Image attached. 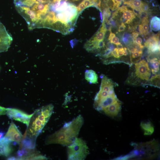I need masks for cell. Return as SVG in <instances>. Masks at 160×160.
Here are the masks:
<instances>
[{"label": "cell", "instance_id": "6da1fadb", "mask_svg": "<svg viewBox=\"0 0 160 160\" xmlns=\"http://www.w3.org/2000/svg\"><path fill=\"white\" fill-rule=\"evenodd\" d=\"M54 106L49 104L35 110L32 116L22 142L25 148H34L37 137L48 121Z\"/></svg>", "mask_w": 160, "mask_h": 160}, {"label": "cell", "instance_id": "7a4b0ae2", "mask_svg": "<svg viewBox=\"0 0 160 160\" xmlns=\"http://www.w3.org/2000/svg\"><path fill=\"white\" fill-rule=\"evenodd\" d=\"M84 122L79 115L72 121L65 123L60 129L48 136L45 140L46 145L57 144L68 146L77 138Z\"/></svg>", "mask_w": 160, "mask_h": 160}, {"label": "cell", "instance_id": "3957f363", "mask_svg": "<svg viewBox=\"0 0 160 160\" xmlns=\"http://www.w3.org/2000/svg\"><path fill=\"white\" fill-rule=\"evenodd\" d=\"M89 150L85 142L80 138H77L68 146V159L83 160L89 153Z\"/></svg>", "mask_w": 160, "mask_h": 160}, {"label": "cell", "instance_id": "277c9868", "mask_svg": "<svg viewBox=\"0 0 160 160\" xmlns=\"http://www.w3.org/2000/svg\"><path fill=\"white\" fill-rule=\"evenodd\" d=\"M51 0H14L16 8L20 13L29 10L38 5L41 4H50Z\"/></svg>", "mask_w": 160, "mask_h": 160}, {"label": "cell", "instance_id": "5b68a950", "mask_svg": "<svg viewBox=\"0 0 160 160\" xmlns=\"http://www.w3.org/2000/svg\"><path fill=\"white\" fill-rule=\"evenodd\" d=\"M135 76L137 79L147 81L151 76V71L148 64L144 59L135 64Z\"/></svg>", "mask_w": 160, "mask_h": 160}, {"label": "cell", "instance_id": "8992f818", "mask_svg": "<svg viewBox=\"0 0 160 160\" xmlns=\"http://www.w3.org/2000/svg\"><path fill=\"white\" fill-rule=\"evenodd\" d=\"M6 114L10 118L20 122L28 126L33 113L28 114L24 112L15 108H6Z\"/></svg>", "mask_w": 160, "mask_h": 160}, {"label": "cell", "instance_id": "52a82bcc", "mask_svg": "<svg viewBox=\"0 0 160 160\" xmlns=\"http://www.w3.org/2000/svg\"><path fill=\"white\" fill-rule=\"evenodd\" d=\"M12 41L11 35L0 22V52L7 51Z\"/></svg>", "mask_w": 160, "mask_h": 160}, {"label": "cell", "instance_id": "ba28073f", "mask_svg": "<svg viewBox=\"0 0 160 160\" xmlns=\"http://www.w3.org/2000/svg\"><path fill=\"white\" fill-rule=\"evenodd\" d=\"M4 137L9 140L15 142L19 145H20L23 138V135L13 122L11 123Z\"/></svg>", "mask_w": 160, "mask_h": 160}, {"label": "cell", "instance_id": "9c48e42d", "mask_svg": "<svg viewBox=\"0 0 160 160\" xmlns=\"http://www.w3.org/2000/svg\"><path fill=\"white\" fill-rule=\"evenodd\" d=\"M118 100L115 94L110 95L94 101V107L97 111H102L104 108Z\"/></svg>", "mask_w": 160, "mask_h": 160}, {"label": "cell", "instance_id": "30bf717a", "mask_svg": "<svg viewBox=\"0 0 160 160\" xmlns=\"http://www.w3.org/2000/svg\"><path fill=\"white\" fill-rule=\"evenodd\" d=\"M159 33L154 35L146 40L144 46L148 48L150 53H156L160 51Z\"/></svg>", "mask_w": 160, "mask_h": 160}, {"label": "cell", "instance_id": "8fae6325", "mask_svg": "<svg viewBox=\"0 0 160 160\" xmlns=\"http://www.w3.org/2000/svg\"><path fill=\"white\" fill-rule=\"evenodd\" d=\"M12 141L4 137L0 139V155L8 156L12 152L13 148L11 145Z\"/></svg>", "mask_w": 160, "mask_h": 160}, {"label": "cell", "instance_id": "7c38bea8", "mask_svg": "<svg viewBox=\"0 0 160 160\" xmlns=\"http://www.w3.org/2000/svg\"><path fill=\"white\" fill-rule=\"evenodd\" d=\"M121 102L119 100L104 108L103 111L104 114L111 117L116 116L121 109Z\"/></svg>", "mask_w": 160, "mask_h": 160}, {"label": "cell", "instance_id": "4fadbf2b", "mask_svg": "<svg viewBox=\"0 0 160 160\" xmlns=\"http://www.w3.org/2000/svg\"><path fill=\"white\" fill-rule=\"evenodd\" d=\"M117 10L119 12L123 13L120 20L124 23L126 21H130L132 22L133 19L135 18V15L133 11L129 9L127 6H122L119 7Z\"/></svg>", "mask_w": 160, "mask_h": 160}, {"label": "cell", "instance_id": "5bb4252c", "mask_svg": "<svg viewBox=\"0 0 160 160\" xmlns=\"http://www.w3.org/2000/svg\"><path fill=\"white\" fill-rule=\"evenodd\" d=\"M101 83L100 90L107 92L114 90V83L113 81L103 75H101Z\"/></svg>", "mask_w": 160, "mask_h": 160}, {"label": "cell", "instance_id": "9a60e30c", "mask_svg": "<svg viewBox=\"0 0 160 160\" xmlns=\"http://www.w3.org/2000/svg\"><path fill=\"white\" fill-rule=\"evenodd\" d=\"M145 2L141 0H129L124 1V4L132 9L141 11V9Z\"/></svg>", "mask_w": 160, "mask_h": 160}, {"label": "cell", "instance_id": "2e32d148", "mask_svg": "<svg viewBox=\"0 0 160 160\" xmlns=\"http://www.w3.org/2000/svg\"><path fill=\"white\" fill-rule=\"evenodd\" d=\"M85 78L91 84L98 83V76L95 72L92 70H87L85 72Z\"/></svg>", "mask_w": 160, "mask_h": 160}, {"label": "cell", "instance_id": "e0dca14e", "mask_svg": "<svg viewBox=\"0 0 160 160\" xmlns=\"http://www.w3.org/2000/svg\"><path fill=\"white\" fill-rule=\"evenodd\" d=\"M149 20L148 16L146 17L141 20V23L139 25L138 30L140 33L145 35L149 33Z\"/></svg>", "mask_w": 160, "mask_h": 160}, {"label": "cell", "instance_id": "ac0fdd59", "mask_svg": "<svg viewBox=\"0 0 160 160\" xmlns=\"http://www.w3.org/2000/svg\"><path fill=\"white\" fill-rule=\"evenodd\" d=\"M140 126L144 131V135H151L154 131V127L150 121H142L140 124Z\"/></svg>", "mask_w": 160, "mask_h": 160}, {"label": "cell", "instance_id": "d6986e66", "mask_svg": "<svg viewBox=\"0 0 160 160\" xmlns=\"http://www.w3.org/2000/svg\"><path fill=\"white\" fill-rule=\"evenodd\" d=\"M160 18L156 16L153 17L150 21V27L151 29L155 31H159L160 28Z\"/></svg>", "mask_w": 160, "mask_h": 160}, {"label": "cell", "instance_id": "ffe728a7", "mask_svg": "<svg viewBox=\"0 0 160 160\" xmlns=\"http://www.w3.org/2000/svg\"><path fill=\"white\" fill-rule=\"evenodd\" d=\"M130 56V61L132 64L135 63L140 59L143 51H135L132 52Z\"/></svg>", "mask_w": 160, "mask_h": 160}, {"label": "cell", "instance_id": "44dd1931", "mask_svg": "<svg viewBox=\"0 0 160 160\" xmlns=\"http://www.w3.org/2000/svg\"><path fill=\"white\" fill-rule=\"evenodd\" d=\"M150 85L152 86L160 87V76L155 75L153 76L149 80Z\"/></svg>", "mask_w": 160, "mask_h": 160}, {"label": "cell", "instance_id": "7402d4cb", "mask_svg": "<svg viewBox=\"0 0 160 160\" xmlns=\"http://www.w3.org/2000/svg\"><path fill=\"white\" fill-rule=\"evenodd\" d=\"M151 64H152V66L153 68L151 69L152 72L153 74L156 75L159 70V60L155 61Z\"/></svg>", "mask_w": 160, "mask_h": 160}, {"label": "cell", "instance_id": "603a6c76", "mask_svg": "<svg viewBox=\"0 0 160 160\" xmlns=\"http://www.w3.org/2000/svg\"><path fill=\"white\" fill-rule=\"evenodd\" d=\"M105 33V32H104L99 30L93 37L94 39L97 41H103Z\"/></svg>", "mask_w": 160, "mask_h": 160}, {"label": "cell", "instance_id": "cb8c5ba5", "mask_svg": "<svg viewBox=\"0 0 160 160\" xmlns=\"http://www.w3.org/2000/svg\"><path fill=\"white\" fill-rule=\"evenodd\" d=\"M112 51L110 49L108 48L104 50V54L103 55V57L104 58H107L112 56L111 55V52Z\"/></svg>", "mask_w": 160, "mask_h": 160}, {"label": "cell", "instance_id": "d4e9b609", "mask_svg": "<svg viewBox=\"0 0 160 160\" xmlns=\"http://www.w3.org/2000/svg\"><path fill=\"white\" fill-rule=\"evenodd\" d=\"M131 37V35L127 33H124L122 37V40L124 44H127L129 41L128 38Z\"/></svg>", "mask_w": 160, "mask_h": 160}, {"label": "cell", "instance_id": "484cf974", "mask_svg": "<svg viewBox=\"0 0 160 160\" xmlns=\"http://www.w3.org/2000/svg\"><path fill=\"white\" fill-rule=\"evenodd\" d=\"M118 51L119 49L117 48H115L111 52V56H113L114 57L117 58H119L120 57L119 56L118 54Z\"/></svg>", "mask_w": 160, "mask_h": 160}, {"label": "cell", "instance_id": "4316f807", "mask_svg": "<svg viewBox=\"0 0 160 160\" xmlns=\"http://www.w3.org/2000/svg\"><path fill=\"white\" fill-rule=\"evenodd\" d=\"M82 2L86 8L94 6V4L90 0H84Z\"/></svg>", "mask_w": 160, "mask_h": 160}, {"label": "cell", "instance_id": "83f0119b", "mask_svg": "<svg viewBox=\"0 0 160 160\" xmlns=\"http://www.w3.org/2000/svg\"><path fill=\"white\" fill-rule=\"evenodd\" d=\"M109 42L116 45L119 43V38L115 36L113 37L110 41Z\"/></svg>", "mask_w": 160, "mask_h": 160}, {"label": "cell", "instance_id": "f1b7e54d", "mask_svg": "<svg viewBox=\"0 0 160 160\" xmlns=\"http://www.w3.org/2000/svg\"><path fill=\"white\" fill-rule=\"evenodd\" d=\"M133 43L141 45L143 42L142 39L139 37H137L136 38L133 39Z\"/></svg>", "mask_w": 160, "mask_h": 160}, {"label": "cell", "instance_id": "f546056e", "mask_svg": "<svg viewBox=\"0 0 160 160\" xmlns=\"http://www.w3.org/2000/svg\"><path fill=\"white\" fill-rule=\"evenodd\" d=\"M86 8V7L82 1L78 6L77 7V10L78 11L80 12Z\"/></svg>", "mask_w": 160, "mask_h": 160}, {"label": "cell", "instance_id": "4dcf8cb0", "mask_svg": "<svg viewBox=\"0 0 160 160\" xmlns=\"http://www.w3.org/2000/svg\"><path fill=\"white\" fill-rule=\"evenodd\" d=\"M109 23L111 26L113 27H116L117 25L116 21L114 20L113 18H111L109 20Z\"/></svg>", "mask_w": 160, "mask_h": 160}, {"label": "cell", "instance_id": "1f68e13d", "mask_svg": "<svg viewBox=\"0 0 160 160\" xmlns=\"http://www.w3.org/2000/svg\"><path fill=\"white\" fill-rule=\"evenodd\" d=\"M126 27V25H125L124 23L122 22L121 25L119 27L118 31L119 32H121L124 31L125 30Z\"/></svg>", "mask_w": 160, "mask_h": 160}, {"label": "cell", "instance_id": "d6a6232c", "mask_svg": "<svg viewBox=\"0 0 160 160\" xmlns=\"http://www.w3.org/2000/svg\"><path fill=\"white\" fill-rule=\"evenodd\" d=\"M105 46V43L103 41H98L97 44V49H100L104 48Z\"/></svg>", "mask_w": 160, "mask_h": 160}, {"label": "cell", "instance_id": "836d02e7", "mask_svg": "<svg viewBox=\"0 0 160 160\" xmlns=\"http://www.w3.org/2000/svg\"><path fill=\"white\" fill-rule=\"evenodd\" d=\"M6 114V108L0 106V116Z\"/></svg>", "mask_w": 160, "mask_h": 160}, {"label": "cell", "instance_id": "e575fe53", "mask_svg": "<svg viewBox=\"0 0 160 160\" xmlns=\"http://www.w3.org/2000/svg\"><path fill=\"white\" fill-rule=\"evenodd\" d=\"M133 39H134L137 37L139 35V33L137 31H135L133 32L132 33Z\"/></svg>", "mask_w": 160, "mask_h": 160}, {"label": "cell", "instance_id": "d590c367", "mask_svg": "<svg viewBox=\"0 0 160 160\" xmlns=\"http://www.w3.org/2000/svg\"><path fill=\"white\" fill-rule=\"evenodd\" d=\"M124 48L121 49L119 50L118 54L119 57L122 56L123 55Z\"/></svg>", "mask_w": 160, "mask_h": 160}, {"label": "cell", "instance_id": "8d00e7d4", "mask_svg": "<svg viewBox=\"0 0 160 160\" xmlns=\"http://www.w3.org/2000/svg\"><path fill=\"white\" fill-rule=\"evenodd\" d=\"M115 36V34L112 33V32H110V33L108 38V40L110 41L113 37Z\"/></svg>", "mask_w": 160, "mask_h": 160}, {"label": "cell", "instance_id": "74e56055", "mask_svg": "<svg viewBox=\"0 0 160 160\" xmlns=\"http://www.w3.org/2000/svg\"><path fill=\"white\" fill-rule=\"evenodd\" d=\"M76 40V39H75V40H72L70 41L71 45L72 48L75 45V44L76 43V42H74Z\"/></svg>", "mask_w": 160, "mask_h": 160}, {"label": "cell", "instance_id": "f35d334b", "mask_svg": "<svg viewBox=\"0 0 160 160\" xmlns=\"http://www.w3.org/2000/svg\"><path fill=\"white\" fill-rule=\"evenodd\" d=\"M116 45L119 50L122 49L123 48L122 44L120 42Z\"/></svg>", "mask_w": 160, "mask_h": 160}, {"label": "cell", "instance_id": "ab89813d", "mask_svg": "<svg viewBox=\"0 0 160 160\" xmlns=\"http://www.w3.org/2000/svg\"><path fill=\"white\" fill-rule=\"evenodd\" d=\"M100 15L101 19V20H102L103 19V17H102V13L101 12H100Z\"/></svg>", "mask_w": 160, "mask_h": 160}, {"label": "cell", "instance_id": "60d3db41", "mask_svg": "<svg viewBox=\"0 0 160 160\" xmlns=\"http://www.w3.org/2000/svg\"><path fill=\"white\" fill-rule=\"evenodd\" d=\"M74 0V1H77V0Z\"/></svg>", "mask_w": 160, "mask_h": 160}, {"label": "cell", "instance_id": "b9f144b4", "mask_svg": "<svg viewBox=\"0 0 160 160\" xmlns=\"http://www.w3.org/2000/svg\"></svg>", "mask_w": 160, "mask_h": 160}]
</instances>
